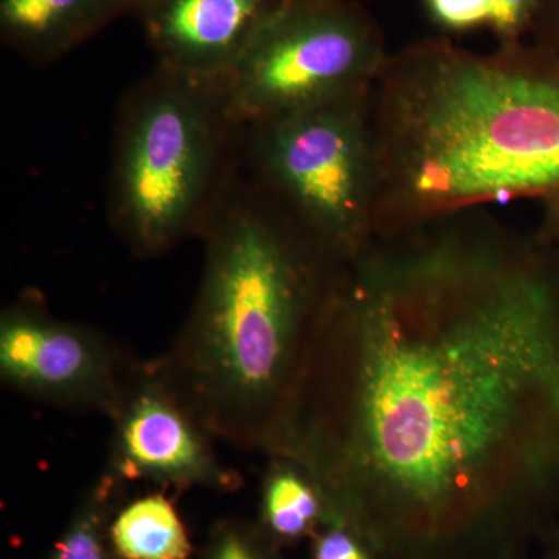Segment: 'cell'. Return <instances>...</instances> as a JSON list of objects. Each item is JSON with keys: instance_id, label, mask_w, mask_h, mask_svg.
<instances>
[{"instance_id": "obj_1", "label": "cell", "mask_w": 559, "mask_h": 559, "mask_svg": "<svg viewBox=\"0 0 559 559\" xmlns=\"http://www.w3.org/2000/svg\"><path fill=\"white\" fill-rule=\"evenodd\" d=\"M330 520L436 525L559 489V255L484 209L347 264L275 454Z\"/></svg>"}, {"instance_id": "obj_2", "label": "cell", "mask_w": 559, "mask_h": 559, "mask_svg": "<svg viewBox=\"0 0 559 559\" xmlns=\"http://www.w3.org/2000/svg\"><path fill=\"white\" fill-rule=\"evenodd\" d=\"M370 121L374 238L559 191V55L530 39L390 53Z\"/></svg>"}, {"instance_id": "obj_3", "label": "cell", "mask_w": 559, "mask_h": 559, "mask_svg": "<svg viewBox=\"0 0 559 559\" xmlns=\"http://www.w3.org/2000/svg\"><path fill=\"white\" fill-rule=\"evenodd\" d=\"M204 267L162 373L216 440L277 452L348 263L238 168L202 231Z\"/></svg>"}, {"instance_id": "obj_4", "label": "cell", "mask_w": 559, "mask_h": 559, "mask_svg": "<svg viewBox=\"0 0 559 559\" xmlns=\"http://www.w3.org/2000/svg\"><path fill=\"white\" fill-rule=\"evenodd\" d=\"M241 128L219 84L160 66L121 102L110 164L112 226L142 259L201 238L240 168Z\"/></svg>"}, {"instance_id": "obj_5", "label": "cell", "mask_w": 559, "mask_h": 559, "mask_svg": "<svg viewBox=\"0 0 559 559\" xmlns=\"http://www.w3.org/2000/svg\"><path fill=\"white\" fill-rule=\"evenodd\" d=\"M371 87L241 127L242 175L334 259L374 240Z\"/></svg>"}, {"instance_id": "obj_6", "label": "cell", "mask_w": 559, "mask_h": 559, "mask_svg": "<svg viewBox=\"0 0 559 559\" xmlns=\"http://www.w3.org/2000/svg\"><path fill=\"white\" fill-rule=\"evenodd\" d=\"M390 51L355 0H286L219 84L238 127L373 87Z\"/></svg>"}, {"instance_id": "obj_7", "label": "cell", "mask_w": 559, "mask_h": 559, "mask_svg": "<svg viewBox=\"0 0 559 559\" xmlns=\"http://www.w3.org/2000/svg\"><path fill=\"white\" fill-rule=\"evenodd\" d=\"M138 362L100 331L55 318L33 290L0 314V378L40 403L110 417Z\"/></svg>"}, {"instance_id": "obj_8", "label": "cell", "mask_w": 559, "mask_h": 559, "mask_svg": "<svg viewBox=\"0 0 559 559\" xmlns=\"http://www.w3.org/2000/svg\"><path fill=\"white\" fill-rule=\"evenodd\" d=\"M108 468L114 480L234 492L245 485L221 462L215 437L180 399L156 360L138 362L114 409Z\"/></svg>"}, {"instance_id": "obj_9", "label": "cell", "mask_w": 559, "mask_h": 559, "mask_svg": "<svg viewBox=\"0 0 559 559\" xmlns=\"http://www.w3.org/2000/svg\"><path fill=\"white\" fill-rule=\"evenodd\" d=\"M286 0H154L138 14L157 66L221 84Z\"/></svg>"}, {"instance_id": "obj_10", "label": "cell", "mask_w": 559, "mask_h": 559, "mask_svg": "<svg viewBox=\"0 0 559 559\" xmlns=\"http://www.w3.org/2000/svg\"><path fill=\"white\" fill-rule=\"evenodd\" d=\"M114 20L106 0H0L3 44L33 64L57 61Z\"/></svg>"}, {"instance_id": "obj_11", "label": "cell", "mask_w": 559, "mask_h": 559, "mask_svg": "<svg viewBox=\"0 0 559 559\" xmlns=\"http://www.w3.org/2000/svg\"><path fill=\"white\" fill-rule=\"evenodd\" d=\"M261 484L257 524L275 543H293L329 520V507L314 480L294 460L270 455Z\"/></svg>"}, {"instance_id": "obj_12", "label": "cell", "mask_w": 559, "mask_h": 559, "mask_svg": "<svg viewBox=\"0 0 559 559\" xmlns=\"http://www.w3.org/2000/svg\"><path fill=\"white\" fill-rule=\"evenodd\" d=\"M110 539L121 559H189V532L165 491L120 507L110 522Z\"/></svg>"}, {"instance_id": "obj_13", "label": "cell", "mask_w": 559, "mask_h": 559, "mask_svg": "<svg viewBox=\"0 0 559 559\" xmlns=\"http://www.w3.org/2000/svg\"><path fill=\"white\" fill-rule=\"evenodd\" d=\"M121 487L109 474H103L84 492L49 559H121L110 539V522L120 510Z\"/></svg>"}, {"instance_id": "obj_14", "label": "cell", "mask_w": 559, "mask_h": 559, "mask_svg": "<svg viewBox=\"0 0 559 559\" xmlns=\"http://www.w3.org/2000/svg\"><path fill=\"white\" fill-rule=\"evenodd\" d=\"M277 547L257 522L226 518L210 530L198 559H280Z\"/></svg>"}, {"instance_id": "obj_15", "label": "cell", "mask_w": 559, "mask_h": 559, "mask_svg": "<svg viewBox=\"0 0 559 559\" xmlns=\"http://www.w3.org/2000/svg\"><path fill=\"white\" fill-rule=\"evenodd\" d=\"M538 10L539 0H489L488 28L499 44L527 40Z\"/></svg>"}, {"instance_id": "obj_16", "label": "cell", "mask_w": 559, "mask_h": 559, "mask_svg": "<svg viewBox=\"0 0 559 559\" xmlns=\"http://www.w3.org/2000/svg\"><path fill=\"white\" fill-rule=\"evenodd\" d=\"M429 21L444 33L488 27L489 0H423Z\"/></svg>"}, {"instance_id": "obj_17", "label": "cell", "mask_w": 559, "mask_h": 559, "mask_svg": "<svg viewBox=\"0 0 559 559\" xmlns=\"http://www.w3.org/2000/svg\"><path fill=\"white\" fill-rule=\"evenodd\" d=\"M312 559H370L360 535L347 522L330 520L314 538Z\"/></svg>"}, {"instance_id": "obj_18", "label": "cell", "mask_w": 559, "mask_h": 559, "mask_svg": "<svg viewBox=\"0 0 559 559\" xmlns=\"http://www.w3.org/2000/svg\"><path fill=\"white\" fill-rule=\"evenodd\" d=\"M530 40L559 55V0H539Z\"/></svg>"}, {"instance_id": "obj_19", "label": "cell", "mask_w": 559, "mask_h": 559, "mask_svg": "<svg viewBox=\"0 0 559 559\" xmlns=\"http://www.w3.org/2000/svg\"><path fill=\"white\" fill-rule=\"evenodd\" d=\"M540 201H543V215L535 234L536 238L559 255V191Z\"/></svg>"}, {"instance_id": "obj_20", "label": "cell", "mask_w": 559, "mask_h": 559, "mask_svg": "<svg viewBox=\"0 0 559 559\" xmlns=\"http://www.w3.org/2000/svg\"><path fill=\"white\" fill-rule=\"evenodd\" d=\"M151 2H154V0H106L114 17L130 13L139 14L140 11L146 9Z\"/></svg>"}]
</instances>
